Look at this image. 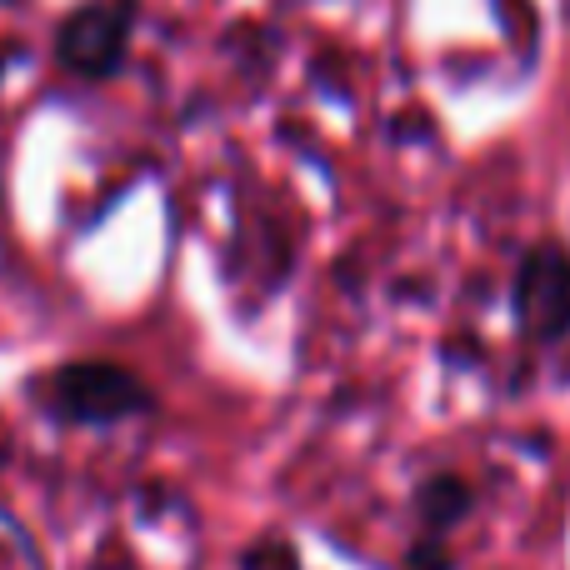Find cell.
<instances>
[{"instance_id":"obj_1","label":"cell","mask_w":570,"mask_h":570,"mask_svg":"<svg viewBox=\"0 0 570 570\" xmlns=\"http://www.w3.org/2000/svg\"><path fill=\"white\" fill-rule=\"evenodd\" d=\"M40 395H46L50 415L76 425H116L130 421V415L156 411L150 385L116 361H66L40 385Z\"/></svg>"},{"instance_id":"obj_3","label":"cell","mask_w":570,"mask_h":570,"mask_svg":"<svg viewBox=\"0 0 570 570\" xmlns=\"http://www.w3.org/2000/svg\"><path fill=\"white\" fill-rule=\"evenodd\" d=\"M515 311H521V325L541 341H556V335L570 331V261L556 256V250H541V256L525 261L521 281H515Z\"/></svg>"},{"instance_id":"obj_4","label":"cell","mask_w":570,"mask_h":570,"mask_svg":"<svg viewBox=\"0 0 570 570\" xmlns=\"http://www.w3.org/2000/svg\"><path fill=\"white\" fill-rule=\"evenodd\" d=\"M10 56H16V50L6 46V40H0V76H6V66H10Z\"/></svg>"},{"instance_id":"obj_2","label":"cell","mask_w":570,"mask_h":570,"mask_svg":"<svg viewBox=\"0 0 570 570\" xmlns=\"http://www.w3.org/2000/svg\"><path fill=\"white\" fill-rule=\"evenodd\" d=\"M130 26H136V6L130 0H90V6L70 10L56 30V60L86 80H106L120 70L130 46Z\"/></svg>"}]
</instances>
